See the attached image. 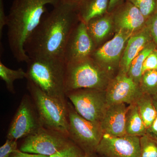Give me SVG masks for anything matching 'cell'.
Instances as JSON below:
<instances>
[{"label": "cell", "mask_w": 157, "mask_h": 157, "mask_svg": "<svg viewBox=\"0 0 157 157\" xmlns=\"http://www.w3.org/2000/svg\"><path fill=\"white\" fill-rule=\"evenodd\" d=\"M79 21L77 5L57 2L27 40L26 53L29 58L63 59L67 41Z\"/></svg>", "instance_id": "6da1fadb"}, {"label": "cell", "mask_w": 157, "mask_h": 157, "mask_svg": "<svg viewBox=\"0 0 157 157\" xmlns=\"http://www.w3.org/2000/svg\"><path fill=\"white\" fill-rule=\"evenodd\" d=\"M57 0H14L8 15L9 48L19 63H27L29 58L25 50L27 40L33 33L47 11L46 6H54Z\"/></svg>", "instance_id": "7a4b0ae2"}, {"label": "cell", "mask_w": 157, "mask_h": 157, "mask_svg": "<svg viewBox=\"0 0 157 157\" xmlns=\"http://www.w3.org/2000/svg\"><path fill=\"white\" fill-rule=\"evenodd\" d=\"M27 64V79L30 80L43 92L64 102L67 64L63 58H29Z\"/></svg>", "instance_id": "3957f363"}, {"label": "cell", "mask_w": 157, "mask_h": 157, "mask_svg": "<svg viewBox=\"0 0 157 157\" xmlns=\"http://www.w3.org/2000/svg\"><path fill=\"white\" fill-rule=\"evenodd\" d=\"M27 80V88L42 126L69 137L67 102L52 98L30 80Z\"/></svg>", "instance_id": "277c9868"}, {"label": "cell", "mask_w": 157, "mask_h": 157, "mask_svg": "<svg viewBox=\"0 0 157 157\" xmlns=\"http://www.w3.org/2000/svg\"><path fill=\"white\" fill-rule=\"evenodd\" d=\"M109 74L91 57L67 64L66 94L77 90H106L111 80Z\"/></svg>", "instance_id": "5b68a950"}, {"label": "cell", "mask_w": 157, "mask_h": 157, "mask_svg": "<svg viewBox=\"0 0 157 157\" xmlns=\"http://www.w3.org/2000/svg\"><path fill=\"white\" fill-rule=\"evenodd\" d=\"M69 137L82 150L86 155L95 153L104 135L101 124L88 121L75 110L67 102Z\"/></svg>", "instance_id": "8992f818"}, {"label": "cell", "mask_w": 157, "mask_h": 157, "mask_svg": "<svg viewBox=\"0 0 157 157\" xmlns=\"http://www.w3.org/2000/svg\"><path fill=\"white\" fill-rule=\"evenodd\" d=\"M75 110L88 121L101 123L108 105L106 90L80 89L66 93Z\"/></svg>", "instance_id": "52a82bcc"}, {"label": "cell", "mask_w": 157, "mask_h": 157, "mask_svg": "<svg viewBox=\"0 0 157 157\" xmlns=\"http://www.w3.org/2000/svg\"><path fill=\"white\" fill-rule=\"evenodd\" d=\"M31 97L25 95L8 131L7 138L17 140L34 134L42 126Z\"/></svg>", "instance_id": "ba28073f"}, {"label": "cell", "mask_w": 157, "mask_h": 157, "mask_svg": "<svg viewBox=\"0 0 157 157\" xmlns=\"http://www.w3.org/2000/svg\"><path fill=\"white\" fill-rule=\"evenodd\" d=\"M71 141L69 137L43 127L25 137L19 150L49 156L64 147Z\"/></svg>", "instance_id": "9c48e42d"}, {"label": "cell", "mask_w": 157, "mask_h": 157, "mask_svg": "<svg viewBox=\"0 0 157 157\" xmlns=\"http://www.w3.org/2000/svg\"><path fill=\"white\" fill-rule=\"evenodd\" d=\"M97 48L88 32L86 24L79 21L68 38L63 53L66 64L81 61L91 57Z\"/></svg>", "instance_id": "30bf717a"}, {"label": "cell", "mask_w": 157, "mask_h": 157, "mask_svg": "<svg viewBox=\"0 0 157 157\" xmlns=\"http://www.w3.org/2000/svg\"><path fill=\"white\" fill-rule=\"evenodd\" d=\"M143 94L139 84L129 77L127 73L122 71L110 80L106 90L108 106L114 104H135Z\"/></svg>", "instance_id": "8fae6325"}, {"label": "cell", "mask_w": 157, "mask_h": 157, "mask_svg": "<svg viewBox=\"0 0 157 157\" xmlns=\"http://www.w3.org/2000/svg\"><path fill=\"white\" fill-rule=\"evenodd\" d=\"M140 139L138 136L114 137L104 134L96 153L105 157H140Z\"/></svg>", "instance_id": "7c38bea8"}, {"label": "cell", "mask_w": 157, "mask_h": 157, "mask_svg": "<svg viewBox=\"0 0 157 157\" xmlns=\"http://www.w3.org/2000/svg\"><path fill=\"white\" fill-rule=\"evenodd\" d=\"M133 34L124 31H118L112 39L96 48L91 57L110 73L120 63L121 56H122L127 42Z\"/></svg>", "instance_id": "4fadbf2b"}, {"label": "cell", "mask_w": 157, "mask_h": 157, "mask_svg": "<svg viewBox=\"0 0 157 157\" xmlns=\"http://www.w3.org/2000/svg\"><path fill=\"white\" fill-rule=\"evenodd\" d=\"M111 13L116 32L122 31L135 34L146 26V18L139 9L127 1Z\"/></svg>", "instance_id": "5bb4252c"}, {"label": "cell", "mask_w": 157, "mask_h": 157, "mask_svg": "<svg viewBox=\"0 0 157 157\" xmlns=\"http://www.w3.org/2000/svg\"><path fill=\"white\" fill-rule=\"evenodd\" d=\"M128 107L125 104L109 105L101 120L104 134L120 137L126 135V116Z\"/></svg>", "instance_id": "9a60e30c"}, {"label": "cell", "mask_w": 157, "mask_h": 157, "mask_svg": "<svg viewBox=\"0 0 157 157\" xmlns=\"http://www.w3.org/2000/svg\"><path fill=\"white\" fill-rule=\"evenodd\" d=\"M153 41L150 33L145 26L129 38L121 59V71L128 73L132 61L150 42Z\"/></svg>", "instance_id": "2e32d148"}, {"label": "cell", "mask_w": 157, "mask_h": 157, "mask_svg": "<svg viewBox=\"0 0 157 157\" xmlns=\"http://www.w3.org/2000/svg\"><path fill=\"white\" fill-rule=\"evenodd\" d=\"M86 25L88 32L97 48L109 35L114 25L112 13L107 12L91 20Z\"/></svg>", "instance_id": "e0dca14e"}, {"label": "cell", "mask_w": 157, "mask_h": 157, "mask_svg": "<svg viewBox=\"0 0 157 157\" xmlns=\"http://www.w3.org/2000/svg\"><path fill=\"white\" fill-rule=\"evenodd\" d=\"M109 0H82L77 6L79 21L86 24L108 12Z\"/></svg>", "instance_id": "ac0fdd59"}, {"label": "cell", "mask_w": 157, "mask_h": 157, "mask_svg": "<svg viewBox=\"0 0 157 157\" xmlns=\"http://www.w3.org/2000/svg\"><path fill=\"white\" fill-rule=\"evenodd\" d=\"M127 135L141 137L147 133V128L135 104L129 105L126 116Z\"/></svg>", "instance_id": "d6986e66"}, {"label": "cell", "mask_w": 157, "mask_h": 157, "mask_svg": "<svg viewBox=\"0 0 157 157\" xmlns=\"http://www.w3.org/2000/svg\"><path fill=\"white\" fill-rule=\"evenodd\" d=\"M135 104L147 130L154 121L157 115L152 97L143 94Z\"/></svg>", "instance_id": "ffe728a7"}, {"label": "cell", "mask_w": 157, "mask_h": 157, "mask_svg": "<svg viewBox=\"0 0 157 157\" xmlns=\"http://www.w3.org/2000/svg\"><path fill=\"white\" fill-rule=\"evenodd\" d=\"M157 47L153 41L150 42L144 47L132 61L130 65L128 76L139 84L142 75V68L145 59L150 53L157 48Z\"/></svg>", "instance_id": "44dd1931"}, {"label": "cell", "mask_w": 157, "mask_h": 157, "mask_svg": "<svg viewBox=\"0 0 157 157\" xmlns=\"http://www.w3.org/2000/svg\"><path fill=\"white\" fill-rule=\"evenodd\" d=\"M27 74L22 68L14 70L7 67L0 61V78L5 82L7 89L10 92L14 94V82L17 79L27 78Z\"/></svg>", "instance_id": "7402d4cb"}, {"label": "cell", "mask_w": 157, "mask_h": 157, "mask_svg": "<svg viewBox=\"0 0 157 157\" xmlns=\"http://www.w3.org/2000/svg\"><path fill=\"white\" fill-rule=\"evenodd\" d=\"M143 94L157 96V70L146 71L142 74L139 83Z\"/></svg>", "instance_id": "603a6c76"}, {"label": "cell", "mask_w": 157, "mask_h": 157, "mask_svg": "<svg viewBox=\"0 0 157 157\" xmlns=\"http://www.w3.org/2000/svg\"><path fill=\"white\" fill-rule=\"evenodd\" d=\"M140 157H157V140L146 133L140 137Z\"/></svg>", "instance_id": "cb8c5ba5"}, {"label": "cell", "mask_w": 157, "mask_h": 157, "mask_svg": "<svg viewBox=\"0 0 157 157\" xmlns=\"http://www.w3.org/2000/svg\"><path fill=\"white\" fill-rule=\"evenodd\" d=\"M139 9L147 20L157 11V0H127Z\"/></svg>", "instance_id": "d4e9b609"}, {"label": "cell", "mask_w": 157, "mask_h": 157, "mask_svg": "<svg viewBox=\"0 0 157 157\" xmlns=\"http://www.w3.org/2000/svg\"><path fill=\"white\" fill-rule=\"evenodd\" d=\"M85 154L71 140L68 145L48 157H84Z\"/></svg>", "instance_id": "484cf974"}, {"label": "cell", "mask_w": 157, "mask_h": 157, "mask_svg": "<svg viewBox=\"0 0 157 157\" xmlns=\"http://www.w3.org/2000/svg\"><path fill=\"white\" fill-rule=\"evenodd\" d=\"M17 140L7 138L6 142L0 147V157H9L18 151Z\"/></svg>", "instance_id": "4316f807"}, {"label": "cell", "mask_w": 157, "mask_h": 157, "mask_svg": "<svg viewBox=\"0 0 157 157\" xmlns=\"http://www.w3.org/2000/svg\"><path fill=\"white\" fill-rule=\"evenodd\" d=\"M152 70H157V48L145 59L142 68V74L146 71Z\"/></svg>", "instance_id": "83f0119b"}, {"label": "cell", "mask_w": 157, "mask_h": 157, "mask_svg": "<svg viewBox=\"0 0 157 157\" xmlns=\"http://www.w3.org/2000/svg\"><path fill=\"white\" fill-rule=\"evenodd\" d=\"M146 26L157 47V11L147 20Z\"/></svg>", "instance_id": "f1b7e54d"}, {"label": "cell", "mask_w": 157, "mask_h": 157, "mask_svg": "<svg viewBox=\"0 0 157 157\" xmlns=\"http://www.w3.org/2000/svg\"><path fill=\"white\" fill-rule=\"evenodd\" d=\"M8 23V15H6L4 9L3 0H0V39L2 38L4 27Z\"/></svg>", "instance_id": "f546056e"}, {"label": "cell", "mask_w": 157, "mask_h": 157, "mask_svg": "<svg viewBox=\"0 0 157 157\" xmlns=\"http://www.w3.org/2000/svg\"><path fill=\"white\" fill-rule=\"evenodd\" d=\"M152 98L156 110L157 115L151 127L147 130V133L157 140V96H153Z\"/></svg>", "instance_id": "4dcf8cb0"}, {"label": "cell", "mask_w": 157, "mask_h": 157, "mask_svg": "<svg viewBox=\"0 0 157 157\" xmlns=\"http://www.w3.org/2000/svg\"><path fill=\"white\" fill-rule=\"evenodd\" d=\"M9 157H48V156L43 155L24 152L19 150L12 154Z\"/></svg>", "instance_id": "1f68e13d"}, {"label": "cell", "mask_w": 157, "mask_h": 157, "mask_svg": "<svg viewBox=\"0 0 157 157\" xmlns=\"http://www.w3.org/2000/svg\"><path fill=\"white\" fill-rule=\"evenodd\" d=\"M124 0H109L108 13H112L116 8L123 3Z\"/></svg>", "instance_id": "d6a6232c"}, {"label": "cell", "mask_w": 157, "mask_h": 157, "mask_svg": "<svg viewBox=\"0 0 157 157\" xmlns=\"http://www.w3.org/2000/svg\"><path fill=\"white\" fill-rule=\"evenodd\" d=\"M58 2H62L69 3V4H73L78 6V4L81 2L82 0H57Z\"/></svg>", "instance_id": "836d02e7"}, {"label": "cell", "mask_w": 157, "mask_h": 157, "mask_svg": "<svg viewBox=\"0 0 157 157\" xmlns=\"http://www.w3.org/2000/svg\"><path fill=\"white\" fill-rule=\"evenodd\" d=\"M96 153L90 155H85L84 157H97L96 156Z\"/></svg>", "instance_id": "e575fe53"}, {"label": "cell", "mask_w": 157, "mask_h": 157, "mask_svg": "<svg viewBox=\"0 0 157 157\" xmlns=\"http://www.w3.org/2000/svg\"><path fill=\"white\" fill-rule=\"evenodd\" d=\"M102 157H104V156H102Z\"/></svg>", "instance_id": "d590c367"}]
</instances>
